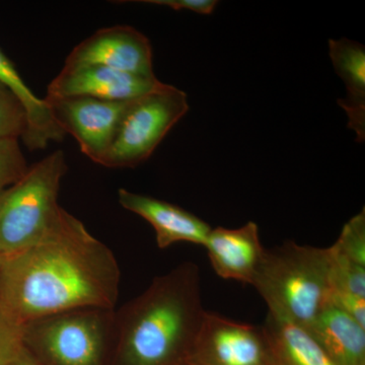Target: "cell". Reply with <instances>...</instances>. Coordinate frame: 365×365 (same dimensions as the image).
I'll return each instance as SVG.
<instances>
[{"label": "cell", "mask_w": 365, "mask_h": 365, "mask_svg": "<svg viewBox=\"0 0 365 365\" xmlns=\"http://www.w3.org/2000/svg\"><path fill=\"white\" fill-rule=\"evenodd\" d=\"M120 271L109 247L64 210L44 239L0 264V300L21 326L83 309H116Z\"/></svg>", "instance_id": "cell-1"}, {"label": "cell", "mask_w": 365, "mask_h": 365, "mask_svg": "<svg viewBox=\"0 0 365 365\" xmlns=\"http://www.w3.org/2000/svg\"><path fill=\"white\" fill-rule=\"evenodd\" d=\"M205 313L200 268L184 262L116 309L110 365H185Z\"/></svg>", "instance_id": "cell-2"}, {"label": "cell", "mask_w": 365, "mask_h": 365, "mask_svg": "<svg viewBox=\"0 0 365 365\" xmlns=\"http://www.w3.org/2000/svg\"><path fill=\"white\" fill-rule=\"evenodd\" d=\"M251 285L267 304L268 314L309 329L329 304L330 250L292 241L265 249Z\"/></svg>", "instance_id": "cell-3"}, {"label": "cell", "mask_w": 365, "mask_h": 365, "mask_svg": "<svg viewBox=\"0 0 365 365\" xmlns=\"http://www.w3.org/2000/svg\"><path fill=\"white\" fill-rule=\"evenodd\" d=\"M68 170L63 151L56 150L29 168L20 181L0 195V256H13L44 239L64 210L60 186Z\"/></svg>", "instance_id": "cell-4"}, {"label": "cell", "mask_w": 365, "mask_h": 365, "mask_svg": "<svg viewBox=\"0 0 365 365\" xmlns=\"http://www.w3.org/2000/svg\"><path fill=\"white\" fill-rule=\"evenodd\" d=\"M116 309L83 307L23 326L24 347L43 365H110Z\"/></svg>", "instance_id": "cell-5"}, {"label": "cell", "mask_w": 365, "mask_h": 365, "mask_svg": "<svg viewBox=\"0 0 365 365\" xmlns=\"http://www.w3.org/2000/svg\"><path fill=\"white\" fill-rule=\"evenodd\" d=\"M188 111L186 93L167 83L134 98L101 165L126 169L141 165Z\"/></svg>", "instance_id": "cell-6"}, {"label": "cell", "mask_w": 365, "mask_h": 365, "mask_svg": "<svg viewBox=\"0 0 365 365\" xmlns=\"http://www.w3.org/2000/svg\"><path fill=\"white\" fill-rule=\"evenodd\" d=\"M185 365H278L262 326L206 312Z\"/></svg>", "instance_id": "cell-7"}, {"label": "cell", "mask_w": 365, "mask_h": 365, "mask_svg": "<svg viewBox=\"0 0 365 365\" xmlns=\"http://www.w3.org/2000/svg\"><path fill=\"white\" fill-rule=\"evenodd\" d=\"M44 101L60 128L76 139L81 153L101 165L132 100L67 97L45 98Z\"/></svg>", "instance_id": "cell-8"}, {"label": "cell", "mask_w": 365, "mask_h": 365, "mask_svg": "<svg viewBox=\"0 0 365 365\" xmlns=\"http://www.w3.org/2000/svg\"><path fill=\"white\" fill-rule=\"evenodd\" d=\"M100 66L153 78V48L143 33L129 26L101 29L79 43L64 66Z\"/></svg>", "instance_id": "cell-9"}, {"label": "cell", "mask_w": 365, "mask_h": 365, "mask_svg": "<svg viewBox=\"0 0 365 365\" xmlns=\"http://www.w3.org/2000/svg\"><path fill=\"white\" fill-rule=\"evenodd\" d=\"M163 83L157 76L145 78L104 66H64L48 86L46 98L130 101L157 90Z\"/></svg>", "instance_id": "cell-10"}, {"label": "cell", "mask_w": 365, "mask_h": 365, "mask_svg": "<svg viewBox=\"0 0 365 365\" xmlns=\"http://www.w3.org/2000/svg\"><path fill=\"white\" fill-rule=\"evenodd\" d=\"M118 200L122 207L140 216L155 232L158 247L167 249L177 242L205 245L210 225L198 216L160 199L119 189Z\"/></svg>", "instance_id": "cell-11"}, {"label": "cell", "mask_w": 365, "mask_h": 365, "mask_svg": "<svg viewBox=\"0 0 365 365\" xmlns=\"http://www.w3.org/2000/svg\"><path fill=\"white\" fill-rule=\"evenodd\" d=\"M204 248L218 276L247 284L253 282L265 252L258 225L253 222L239 228H212Z\"/></svg>", "instance_id": "cell-12"}, {"label": "cell", "mask_w": 365, "mask_h": 365, "mask_svg": "<svg viewBox=\"0 0 365 365\" xmlns=\"http://www.w3.org/2000/svg\"><path fill=\"white\" fill-rule=\"evenodd\" d=\"M329 56L336 73L344 81L347 96L338 104L348 116V128L356 133V141L365 140V48L346 38L329 41Z\"/></svg>", "instance_id": "cell-13"}, {"label": "cell", "mask_w": 365, "mask_h": 365, "mask_svg": "<svg viewBox=\"0 0 365 365\" xmlns=\"http://www.w3.org/2000/svg\"><path fill=\"white\" fill-rule=\"evenodd\" d=\"M0 83L20 100L28 117V130L23 141L30 151L45 150L50 143H61L66 137L53 117L44 98L30 90L11 59L0 49Z\"/></svg>", "instance_id": "cell-14"}, {"label": "cell", "mask_w": 365, "mask_h": 365, "mask_svg": "<svg viewBox=\"0 0 365 365\" xmlns=\"http://www.w3.org/2000/svg\"><path fill=\"white\" fill-rule=\"evenodd\" d=\"M307 330L335 365H365V329L328 304Z\"/></svg>", "instance_id": "cell-15"}, {"label": "cell", "mask_w": 365, "mask_h": 365, "mask_svg": "<svg viewBox=\"0 0 365 365\" xmlns=\"http://www.w3.org/2000/svg\"><path fill=\"white\" fill-rule=\"evenodd\" d=\"M262 327L278 365H335L313 334L304 327L270 314Z\"/></svg>", "instance_id": "cell-16"}, {"label": "cell", "mask_w": 365, "mask_h": 365, "mask_svg": "<svg viewBox=\"0 0 365 365\" xmlns=\"http://www.w3.org/2000/svg\"><path fill=\"white\" fill-rule=\"evenodd\" d=\"M330 250L331 292L356 295L365 299V266Z\"/></svg>", "instance_id": "cell-17"}, {"label": "cell", "mask_w": 365, "mask_h": 365, "mask_svg": "<svg viewBox=\"0 0 365 365\" xmlns=\"http://www.w3.org/2000/svg\"><path fill=\"white\" fill-rule=\"evenodd\" d=\"M28 130V117L20 100L0 83V138H23Z\"/></svg>", "instance_id": "cell-18"}, {"label": "cell", "mask_w": 365, "mask_h": 365, "mask_svg": "<svg viewBox=\"0 0 365 365\" xmlns=\"http://www.w3.org/2000/svg\"><path fill=\"white\" fill-rule=\"evenodd\" d=\"M29 168L19 138H0V195L20 181Z\"/></svg>", "instance_id": "cell-19"}, {"label": "cell", "mask_w": 365, "mask_h": 365, "mask_svg": "<svg viewBox=\"0 0 365 365\" xmlns=\"http://www.w3.org/2000/svg\"><path fill=\"white\" fill-rule=\"evenodd\" d=\"M334 252L355 263L365 266V209L345 223L337 241L331 246Z\"/></svg>", "instance_id": "cell-20"}, {"label": "cell", "mask_w": 365, "mask_h": 365, "mask_svg": "<svg viewBox=\"0 0 365 365\" xmlns=\"http://www.w3.org/2000/svg\"><path fill=\"white\" fill-rule=\"evenodd\" d=\"M23 326L0 300V365H9L23 347Z\"/></svg>", "instance_id": "cell-21"}, {"label": "cell", "mask_w": 365, "mask_h": 365, "mask_svg": "<svg viewBox=\"0 0 365 365\" xmlns=\"http://www.w3.org/2000/svg\"><path fill=\"white\" fill-rule=\"evenodd\" d=\"M329 304L338 307L341 311L354 319L365 329V299L356 295L331 292Z\"/></svg>", "instance_id": "cell-22"}, {"label": "cell", "mask_w": 365, "mask_h": 365, "mask_svg": "<svg viewBox=\"0 0 365 365\" xmlns=\"http://www.w3.org/2000/svg\"><path fill=\"white\" fill-rule=\"evenodd\" d=\"M143 4L170 7L175 11H190L200 14H211L218 1L215 0H143Z\"/></svg>", "instance_id": "cell-23"}, {"label": "cell", "mask_w": 365, "mask_h": 365, "mask_svg": "<svg viewBox=\"0 0 365 365\" xmlns=\"http://www.w3.org/2000/svg\"><path fill=\"white\" fill-rule=\"evenodd\" d=\"M9 365H43L39 360L34 357L25 347L21 348L16 356Z\"/></svg>", "instance_id": "cell-24"}, {"label": "cell", "mask_w": 365, "mask_h": 365, "mask_svg": "<svg viewBox=\"0 0 365 365\" xmlns=\"http://www.w3.org/2000/svg\"><path fill=\"white\" fill-rule=\"evenodd\" d=\"M4 260V258H2L1 256H0V264H1V262Z\"/></svg>", "instance_id": "cell-25"}]
</instances>
